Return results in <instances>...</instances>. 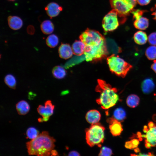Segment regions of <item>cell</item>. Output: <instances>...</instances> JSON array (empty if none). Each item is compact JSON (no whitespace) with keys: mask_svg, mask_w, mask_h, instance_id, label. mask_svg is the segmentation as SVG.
Wrapping results in <instances>:
<instances>
[{"mask_svg":"<svg viewBox=\"0 0 156 156\" xmlns=\"http://www.w3.org/2000/svg\"><path fill=\"white\" fill-rule=\"evenodd\" d=\"M79 38L85 45L84 54L87 61L100 60L108 55L106 41L99 32L88 29L82 33Z\"/></svg>","mask_w":156,"mask_h":156,"instance_id":"cell-1","label":"cell"},{"mask_svg":"<svg viewBox=\"0 0 156 156\" xmlns=\"http://www.w3.org/2000/svg\"><path fill=\"white\" fill-rule=\"evenodd\" d=\"M55 139L47 131H43L35 138L26 143L29 155L47 156L55 147Z\"/></svg>","mask_w":156,"mask_h":156,"instance_id":"cell-2","label":"cell"},{"mask_svg":"<svg viewBox=\"0 0 156 156\" xmlns=\"http://www.w3.org/2000/svg\"><path fill=\"white\" fill-rule=\"evenodd\" d=\"M97 83L95 90L100 93V96L96 100V103L104 109L114 106L119 99L117 89L101 79H98Z\"/></svg>","mask_w":156,"mask_h":156,"instance_id":"cell-3","label":"cell"},{"mask_svg":"<svg viewBox=\"0 0 156 156\" xmlns=\"http://www.w3.org/2000/svg\"><path fill=\"white\" fill-rule=\"evenodd\" d=\"M107 60L111 71L122 78L126 76L132 68L131 64L114 54L108 57Z\"/></svg>","mask_w":156,"mask_h":156,"instance_id":"cell-4","label":"cell"},{"mask_svg":"<svg viewBox=\"0 0 156 156\" xmlns=\"http://www.w3.org/2000/svg\"><path fill=\"white\" fill-rule=\"evenodd\" d=\"M105 127L99 122L91 125L86 129V140L91 147L97 145L100 147L104 140Z\"/></svg>","mask_w":156,"mask_h":156,"instance_id":"cell-5","label":"cell"},{"mask_svg":"<svg viewBox=\"0 0 156 156\" xmlns=\"http://www.w3.org/2000/svg\"><path fill=\"white\" fill-rule=\"evenodd\" d=\"M110 2L112 7L117 12L118 16L123 19L124 22L135 6L128 0H110Z\"/></svg>","mask_w":156,"mask_h":156,"instance_id":"cell-6","label":"cell"},{"mask_svg":"<svg viewBox=\"0 0 156 156\" xmlns=\"http://www.w3.org/2000/svg\"><path fill=\"white\" fill-rule=\"evenodd\" d=\"M118 13L114 9L108 13L102 21V27L106 32L111 31L116 29L119 25Z\"/></svg>","mask_w":156,"mask_h":156,"instance_id":"cell-7","label":"cell"},{"mask_svg":"<svg viewBox=\"0 0 156 156\" xmlns=\"http://www.w3.org/2000/svg\"><path fill=\"white\" fill-rule=\"evenodd\" d=\"M145 11L139 9H133L131 13L134 20V25L137 29L144 30L146 29L149 25L148 20L146 17L142 16Z\"/></svg>","mask_w":156,"mask_h":156,"instance_id":"cell-8","label":"cell"},{"mask_svg":"<svg viewBox=\"0 0 156 156\" xmlns=\"http://www.w3.org/2000/svg\"><path fill=\"white\" fill-rule=\"evenodd\" d=\"M44 106L41 105H39L37 108L38 112L43 117L42 118L38 119V120L39 122L47 121L53 113L54 105L52 104L51 100L46 101L44 103Z\"/></svg>","mask_w":156,"mask_h":156,"instance_id":"cell-9","label":"cell"},{"mask_svg":"<svg viewBox=\"0 0 156 156\" xmlns=\"http://www.w3.org/2000/svg\"><path fill=\"white\" fill-rule=\"evenodd\" d=\"M148 128L146 134L142 135L145 138V146L147 148L156 146V126Z\"/></svg>","mask_w":156,"mask_h":156,"instance_id":"cell-10","label":"cell"},{"mask_svg":"<svg viewBox=\"0 0 156 156\" xmlns=\"http://www.w3.org/2000/svg\"><path fill=\"white\" fill-rule=\"evenodd\" d=\"M107 121L109 124V129L112 135L114 136L120 135L123 131L120 122L113 118H108Z\"/></svg>","mask_w":156,"mask_h":156,"instance_id":"cell-11","label":"cell"},{"mask_svg":"<svg viewBox=\"0 0 156 156\" xmlns=\"http://www.w3.org/2000/svg\"><path fill=\"white\" fill-rule=\"evenodd\" d=\"M58 51L60 57L64 59L71 57L73 54L72 48L67 44L62 43L59 47Z\"/></svg>","mask_w":156,"mask_h":156,"instance_id":"cell-12","label":"cell"},{"mask_svg":"<svg viewBox=\"0 0 156 156\" xmlns=\"http://www.w3.org/2000/svg\"><path fill=\"white\" fill-rule=\"evenodd\" d=\"M45 10L48 15L52 18L58 15L62 10V8L57 3L52 2L47 5Z\"/></svg>","mask_w":156,"mask_h":156,"instance_id":"cell-13","label":"cell"},{"mask_svg":"<svg viewBox=\"0 0 156 156\" xmlns=\"http://www.w3.org/2000/svg\"><path fill=\"white\" fill-rule=\"evenodd\" d=\"M101 115L99 112L96 109L88 111L86 115V119L87 122L92 124L99 122L100 120Z\"/></svg>","mask_w":156,"mask_h":156,"instance_id":"cell-14","label":"cell"},{"mask_svg":"<svg viewBox=\"0 0 156 156\" xmlns=\"http://www.w3.org/2000/svg\"><path fill=\"white\" fill-rule=\"evenodd\" d=\"M155 86L154 81L150 78L144 79L141 84L142 91L145 94H149L152 92L155 89Z\"/></svg>","mask_w":156,"mask_h":156,"instance_id":"cell-15","label":"cell"},{"mask_svg":"<svg viewBox=\"0 0 156 156\" xmlns=\"http://www.w3.org/2000/svg\"><path fill=\"white\" fill-rule=\"evenodd\" d=\"M8 21L10 27L14 30L21 28L23 24L22 20L17 16H10L8 18Z\"/></svg>","mask_w":156,"mask_h":156,"instance_id":"cell-16","label":"cell"},{"mask_svg":"<svg viewBox=\"0 0 156 156\" xmlns=\"http://www.w3.org/2000/svg\"><path fill=\"white\" fill-rule=\"evenodd\" d=\"M73 54L77 56H81L84 53L85 45L81 40H76L72 46Z\"/></svg>","mask_w":156,"mask_h":156,"instance_id":"cell-17","label":"cell"},{"mask_svg":"<svg viewBox=\"0 0 156 156\" xmlns=\"http://www.w3.org/2000/svg\"><path fill=\"white\" fill-rule=\"evenodd\" d=\"M16 108L19 114L25 115L29 112L30 106L27 101L24 100H22L16 104Z\"/></svg>","mask_w":156,"mask_h":156,"instance_id":"cell-18","label":"cell"},{"mask_svg":"<svg viewBox=\"0 0 156 156\" xmlns=\"http://www.w3.org/2000/svg\"><path fill=\"white\" fill-rule=\"evenodd\" d=\"M148 37L146 33L141 31H139L135 33L133 36L135 42L139 45H143L147 42Z\"/></svg>","mask_w":156,"mask_h":156,"instance_id":"cell-19","label":"cell"},{"mask_svg":"<svg viewBox=\"0 0 156 156\" xmlns=\"http://www.w3.org/2000/svg\"><path fill=\"white\" fill-rule=\"evenodd\" d=\"M52 73L53 77L58 79L64 78L66 74V72L65 69L60 66H54L52 69Z\"/></svg>","mask_w":156,"mask_h":156,"instance_id":"cell-20","label":"cell"},{"mask_svg":"<svg viewBox=\"0 0 156 156\" xmlns=\"http://www.w3.org/2000/svg\"><path fill=\"white\" fill-rule=\"evenodd\" d=\"M41 29L42 32L46 34H50L54 30V26L52 23L49 20L43 21L41 25Z\"/></svg>","mask_w":156,"mask_h":156,"instance_id":"cell-21","label":"cell"},{"mask_svg":"<svg viewBox=\"0 0 156 156\" xmlns=\"http://www.w3.org/2000/svg\"><path fill=\"white\" fill-rule=\"evenodd\" d=\"M140 101V98L137 95L135 94H131L127 97L126 99V103L129 107L135 108L138 105Z\"/></svg>","mask_w":156,"mask_h":156,"instance_id":"cell-22","label":"cell"},{"mask_svg":"<svg viewBox=\"0 0 156 156\" xmlns=\"http://www.w3.org/2000/svg\"><path fill=\"white\" fill-rule=\"evenodd\" d=\"M4 82L10 88L15 89L17 84V81L15 77L13 75L9 74L5 77Z\"/></svg>","mask_w":156,"mask_h":156,"instance_id":"cell-23","label":"cell"},{"mask_svg":"<svg viewBox=\"0 0 156 156\" xmlns=\"http://www.w3.org/2000/svg\"><path fill=\"white\" fill-rule=\"evenodd\" d=\"M59 41V38L56 35L52 34L47 38L46 43L49 47L51 48H54L58 44Z\"/></svg>","mask_w":156,"mask_h":156,"instance_id":"cell-24","label":"cell"},{"mask_svg":"<svg viewBox=\"0 0 156 156\" xmlns=\"http://www.w3.org/2000/svg\"><path fill=\"white\" fill-rule=\"evenodd\" d=\"M113 116L114 118L119 121H122L126 117V113L125 110L122 108L116 109L114 111Z\"/></svg>","mask_w":156,"mask_h":156,"instance_id":"cell-25","label":"cell"},{"mask_svg":"<svg viewBox=\"0 0 156 156\" xmlns=\"http://www.w3.org/2000/svg\"><path fill=\"white\" fill-rule=\"evenodd\" d=\"M145 55L150 60L156 59V46L152 45L148 47L145 51Z\"/></svg>","mask_w":156,"mask_h":156,"instance_id":"cell-26","label":"cell"},{"mask_svg":"<svg viewBox=\"0 0 156 156\" xmlns=\"http://www.w3.org/2000/svg\"><path fill=\"white\" fill-rule=\"evenodd\" d=\"M39 135L38 131L35 128L30 127L27 130L26 135L27 137L32 140L36 138Z\"/></svg>","mask_w":156,"mask_h":156,"instance_id":"cell-27","label":"cell"},{"mask_svg":"<svg viewBox=\"0 0 156 156\" xmlns=\"http://www.w3.org/2000/svg\"><path fill=\"white\" fill-rule=\"evenodd\" d=\"M112 154V151L109 148L107 147H103L99 154V156H110Z\"/></svg>","mask_w":156,"mask_h":156,"instance_id":"cell-28","label":"cell"},{"mask_svg":"<svg viewBox=\"0 0 156 156\" xmlns=\"http://www.w3.org/2000/svg\"><path fill=\"white\" fill-rule=\"evenodd\" d=\"M148 41L150 44L156 46V32H153L149 35Z\"/></svg>","mask_w":156,"mask_h":156,"instance_id":"cell-29","label":"cell"},{"mask_svg":"<svg viewBox=\"0 0 156 156\" xmlns=\"http://www.w3.org/2000/svg\"><path fill=\"white\" fill-rule=\"evenodd\" d=\"M139 140L136 139H133L131 140L133 145V149L138 147L140 143Z\"/></svg>","mask_w":156,"mask_h":156,"instance_id":"cell-30","label":"cell"},{"mask_svg":"<svg viewBox=\"0 0 156 156\" xmlns=\"http://www.w3.org/2000/svg\"><path fill=\"white\" fill-rule=\"evenodd\" d=\"M151 0H137V2L140 5H144L148 4Z\"/></svg>","mask_w":156,"mask_h":156,"instance_id":"cell-31","label":"cell"},{"mask_svg":"<svg viewBox=\"0 0 156 156\" xmlns=\"http://www.w3.org/2000/svg\"><path fill=\"white\" fill-rule=\"evenodd\" d=\"M125 147L128 149H133V145L131 141H128L125 142Z\"/></svg>","mask_w":156,"mask_h":156,"instance_id":"cell-32","label":"cell"},{"mask_svg":"<svg viewBox=\"0 0 156 156\" xmlns=\"http://www.w3.org/2000/svg\"><path fill=\"white\" fill-rule=\"evenodd\" d=\"M68 156H80L79 154L75 151H72L70 152L68 154Z\"/></svg>","mask_w":156,"mask_h":156,"instance_id":"cell-33","label":"cell"},{"mask_svg":"<svg viewBox=\"0 0 156 156\" xmlns=\"http://www.w3.org/2000/svg\"><path fill=\"white\" fill-rule=\"evenodd\" d=\"M151 67L156 73V60L154 61V63L152 64Z\"/></svg>","mask_w":156,"mask_h":156,"instance_id":"cell-34","label":"cell"},{"mask_svg":"<svg viewBox=\"0 0 156 156\" xmlns=\"http://www.w3.org/2000/svg\"><path fill=\"white\" fill-rule=\"evenodd\" d=\"M155 125V124L151 121L149 122L148 124V126L149 128L153 127Z\"/></svg>","mask_w":156,"mask_h":156,"instance_id":"cell-35","label":"cell"},{"mask_svg":"<svg viewBox=\"0 0 156 156\" xmlns=\"http://www.w3.org/2000/svg\"><path fill=\"white\" fill-rule=\"evenodd\" d=\"M51 155H58V153L55 150L53 149L51 152Z\"/></svg>","mask_w":156,"mask_h":156,"instance_id":"cell-36","label":"cell"},{"mask_svg":"<svg viewBox=\"0 0 156 156\" xmlns=\"http://www.w3.org/2000/svg\"><path fill=\"white\" fill-rule=\"evenodd\" d=\"M131 1L135 6L137 2V0H128Z\"/></svg>","mask_w":156,"mask_h":156,"instance_id":"cell-37","label":"cell"},{"mask_svg":"<svg viewBox=\"0 0 156 156\" xmlns=\"http://www.w3.org/2000/svg\"><path fill=\"white\" fill-rule=\"evenodd\" d=\"M134 151L135 153H138L140 151V150L138 148L136 147L134 149Z\"/></svg>","mask_w":156,"mask_h":156,"instance_id":"cell-38","label":"cell"},{"mask_svg":"<svg viewBox=\"0 0 156 156\" xmlns=\"http://www.w3.org/2000/svg\"><path fill=\"white\" fill-rule=\"evenodd\" d=\"M152 15L154 16V19L156 20V9L155 10V12L153 13Z\"/></svg>","mask_w":156,"mask_h":156,"instance_id":"cell-39","label":"cell"},{"mask_svg":"<svg viewBox=\"0 0 156 156\" xmlns=\"http://www.w3.org/2000/svg\"><path fill=\"white\" fill-rule=\"evenodd\" d=\"M10 0V1H14V0Z\"/></svg>","mask_w":156,"mask_h":156,"instance_id":"cell-40","label":"cell"},{"mask_svg":"<svg viewBox=\"0 0 156 156\" xmlns=\"http://www.w3.org/2000/svg\"><path fill=\"white\" fill-rule=\"evenodd\" d=\"M155 8H156V5H155Z\"/></svg>","mask_w":156,"mask_h":156,"instance_id":"cell-41","label":"cell"}]
</instances>
